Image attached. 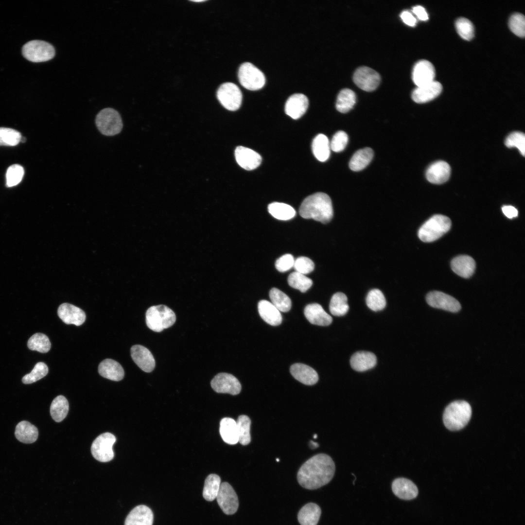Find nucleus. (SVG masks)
Returning <instances> with one entry per match:
<instances>
[{"instance_id": "nucleus-1", "label": "nucleus", "mask_w": 525, "mask_h": 525, "mask_svg": "<svg viewBox=\"0 0 525 525\" xmlns=\"http://www.w3.org/2000/svg\"><path fill=\"white\" fill-rule=\"evenodd\" d=\"M335 469L334 462L329 455L317 454L301 466L297 474L298 481L304 488L317 489L331 481Z\"/></svg>"}, {"instance_id": "nucleus-2", "label": "nucleus", "mask_w": 525, "mask_h": 525, "mask_svg": "<svg viewBox=\"0 0 525 525\" xmlns=\"http://www.w3.org/2000/svg\"><path fill=\"white\" fill-rule=\"evenodd\" d=\"M299 213L305 219H313L326 224L331 220L333 215L331 199L323 192L310 195L302 202Z\"/></svg>"}, {"instance_id": "nucleus-3", "label": "nucleus", "mask_w": 525, "mask_h": 525, "mask_svg": "<svg viewBox=\"0 0 525 525\" xmlns=\"http://www.w3.org/2000/svg\"><path fill=\"white\" fill-rule=\"evenodd\" d=\"M472 416L470 404L465 401H455L445 409L443 421L445 427L451 431L463 428L469 422Z\"/></svg>"}, {"instance_id": "nucleus-4", "label": "nucleus", "mask_w": 525, "mask_h": 525, "mask_svg": "<svg viewBox=\"0 0 525 525\" xmlns=\"http://www.w3.org/2000/svg\"><path fill=\"white\" fill-rule=\"evenodd\" d=\"M145 318L147 327L156 332H161L171 327L176 321L174 311L164 305L149 308L146 312Z\"/></svg>"}, {"instance_id": "nucleus-5", "label": "nucleus", "mask_w": 525, "mask_h": 525, "mask_svg": "<svg viewBox=\"0 0 525 525\" xmlns=\"http://www.w3.org/2000/svg\"><path fill=\"white\" fill-rule=\"evenodd\" d=\"M451 226V221L449 217L441 214L435 215L421 226L418 235L424 242H432L448 232Z\"/></svg>"}, {"instance_id": "nucleus-6", "label": "nucleus", "mask_w": 525, "mask_h": 525, "mask_svg": "<svg viewBox=\"0 0 525 525\" xmlns=\"http://www.w3.org/2000/svg\"><path fill=\"white\" fill-rule=\"evenodd\" d=\"M99 131L103 135L113 136L119 134L122 128V122L120 114L112 108L101 110L95 119Z\"/></svg>"}, {"instance_id": "nucleus-7", "label": "nucleus", "mask_w": 525, "mask_h": 525, "mask_svg": "<svg viewBox=\"0 0 525 525\" xmlns=\"http://www.w3.org/2000/svg\"><path fill=\"white\" fill-rule=\"evenodd\" d=\"M22 53L30 61L42 62L52 59L55 55V50L53 46L48 42L34 40L23 45Z\"/></svg>"}, {"instance_id": "nucleus-8", "label": "nucleus", "mask_w": 525, "mask_h": 525, "mask_svg": "<svg viewBox=\"0 0 525 525\" xmlns=\"http://www.w3.org/2000/svg\"><path fill=\"white\" fill-rule=\"evenodd\" d=\"M238 75L241 85L249 90L261 89L265 83V76L262 72L249 62L244 63L240 66Z\"/></svg>"}, {"instance_id": "nucleus-9", "label": "nucleus", "mask_w": 525, "mask_h": 525, "mask_svg": "<svg viewBox=\"0 0 525 525\" xmlns=\"http://www.w3.org/2000/svg\"><path fill=\"white\" fill-rule=\"evenodd\" d=\"M116 441V437L110 433L106 432L99 435L93 441L91 447L93 456L102 462L111 460L114 455L113 445Z\"/></svg>"}, {"instance_id": "nucleus-10", "label": "nucleus", "mask_w": 525, "mask_h": 525, "mask_svg": "<svg viewBox=\"0 0 525 525\" xmlns=\"http://www.w3.org/2000/svg\"><path fill=\"white\" fill-rule=\"evenodd\" d=\"M217 97L227 109L235 111L242 103V94L239 87L234 83L227 82L221 85L217 92Z\"/></svg>"}, {"instance_id": "nucleus-11", "label": "nucleus", "mask_w": 525, "mask_h": 525, "mask_svg": "<svg viewBox=\"0 0 525 525\" xmlns=\"http://www.w3.org/2000/svg\"><path fill=\"white\" fill-rule=\"evenodd\" d=\"M216 498L219 507L226 514L232 515L237 511L239 507L238 497L232 486L228 482L221 483Z\"/></svg>"}, {"instance_id": "nucleus-12", "label": "nucleus", "mask_w": 525, "mask_h": 525, "mask_svg": "<svg viewBox=\"0 0 525 525\" xmlns=\"http://www.w3.org/2000/svg\"><path fill=\"white\" fill-rule=\"evenodd\" d=\"M212 388L219 393L238 394L241 390V385L233 375L221 372L216 375L210 382Z\"/></svg>"}, {"instance_id": "nucleus-13", "label": "nucleus", "mask_w": 525, "mask_h": 525, "mask_svg": "<svg viewBox=\"0 0 525 525\" xmlns=\"http://www.w3.org/2000/svg\"><path fill=\"white\" fill-rule=\"evenodd\" d=\"M353 80L361 89L366 91H371L378 87L381 77L375 70L367 67H361L354 72Z\"/></svg>"}, {"instance_id": "nucleus-14", "label": "nucleus", "mask_w": 525, "mask_h": 525, "mask_svg": "<svg viewBox=\"0 0 525 525\" xmlns=\"http://www.w3.org/2000/svg\"><path fill=\"white\" fill-rule=\"evenodd\" d=\"M427 303L430 306L452 313L459 311L461 306L460 303L453 297L442 292L434 291L427 294Z\"/></svg>"}, {"instance_id": "nucleus-15", "label": "nucleus", "mask_w": 525, "mask_h": 525, "mask_svg": "<svg viewBox=\"0 0 525 525\" xmlns=\"http://www.w3.org/2000/svg\"><path fill=\"white\" fill-rule=\"evenodd\" d=\"M435 70L433 64L426 60L417 62L413 69L412 79L417 87L428 84L433 81Z\"/></svg>"}, {"instance_id": "nucleus-16", "label": "nucleus", "mask_w": 525, "mask_h": 525, "mask_svg": "<svg viewBox=\"0 0 525 525\" xmlns=\"http://www.w3.org/2000/svg\"><path fill=\"white\" fill-rule=\"evenodd\" d=\"M131 355L136 365L144 372H151L155 368L154 357L145 347L140 345L133 346L131 348Z\"/></svg>"}, {"instance_id": "nucleus-17", "label": "nucleus", "mask_w": 525, "mask_h": 525, "mask_svg": "<svg viewBox=\"0 0 525 525\" xmlns=\"http://www.w3.org/2000/svg\"><path fill=\"white\" fill-rule=\"evenodd\" d=\"M235 157L237 163L246 170H252L261 163L262 157L254 150L244 146H238L235 150Z\"/></svg>"}, {"instance_id": "nucleus-18", "label": "nucleus", "mask_w": 525, "mask_h": 525, "mask_svg": "<svg viewBox=\"0 0 525 525\" xmlns=\"http://www.w3.org/2000/svg\"><path fill=\"white\" fill-rule=\"evenodd\" d=\"M59 318L67 324L80 326L86 320V314L80 308L68 303L61 304L57 310Z\"/></svg>"}, {"instance_id": "nucleus-19", "label": "nucleus", "mask_w": 525, "mask_h": 525, "mask_svg": "<svg viewBox=\"0 0 525 525\" xmlns=\"http://www.w3.org/2000/svg\"><path fill=\"white\" fill-rule=\"evenodd\" d=\"M394 494L401 499L410 500L415 498L419 491L417 486L410 480L403 477L394 479L391 485Z\"/></svg>"}, {"instance_id": "nucleus-20", "label": "nucleus", "mask_w": 525, "mask_h": 525, "mask_svg": "<svg viewBox=\"0 0 525 525\" xmlns=\"http://www.w3.org/2000/svg\"><path fill=\"white\" fill-rule=\"evenodd\" d=\"M309 105L307 97L301 93L292 95L285 105V112L293 119H298L306 111Z\"/></svg>"}, {"instance_id": "nucleus-21", "label": "nucleus", "mask_w": 525, "mask_h": 525, "mask_svg": "<svg viewBox=\"0 0 525 525\" xmlns=\"http://www.w3.org/2000/svg\"><path fill=\"white\" fill-rule=\"evenodd\" d=\"M442 89L441 84L434 80L428 84L417 87L412 92V98L416 103H425L438 96Z\"/></svg>"}, {"instance_id": "nucleus-22", "label": "nucleus", "mask_w": 525, "mask_h": 525, "mask_svg": "<svg viewBox=\"0 0 525 525\" xmlns=\"http://www.w3.org/2000/svg\"><path fill=\"white\" fill-rule=\"evenodd\" d=\"M450 173L451 168L448 163L444 161H438L427 168L426 177L430 182L440 184L448 180Z\"/></svg>"}, {"instance_id": "nucleus-23", "label": "nucleus", "mask_w": 525, "mask_h": 525, "mask_svg": "<svg viewBox=\"0 0 525 525\" xmlns=\"http://www.w3.org/2000/svg\"><path fill=\"white\" fill-rule=\"evenodd\" d=\"M153 520L152 510L146 506L139 505L128 514L124 525H152Z\"/></svg>"}, {"instance_id": "nucleus-24", "label": "nucleus", "mask_w": 525, "mask_h": 525, "mask_svg": "<svg viewBox=\"0 0 525 525\" xmlns=\"http://www.w3.org/2000/svg\"><path fill=\"white\" fill-rule=\"evenodd\" d=\"M304 314L312 324L326 326L331 324L332 321V316L318 303L308 304L304 308Z\"/></svg>"}, {"instance_id": "nucleus-25", "label": "nucleus", "mask_w": 525, "mask_h": 525, "mask_svg": "<svg viewBox=\"0 0 525 525\" xmlns=\"http://www.w3.org/2000/svg\"><path fill=\"white\" fill-rule=\"evenodd\" d=\"M292 375L298 381L306 385H313L318 380L316 371L311 367L301 363H296L290 367Z\"/></svg>"}, {"instance_id": "nucleus-26", "label": "nucleus", "mask_w": 525, "mask_h": 525, "mask_svg": "<svg viewBox=\"0 0 525 525\" xmlns=\"http://www.w3.org/2000/svg\"><path fill=\"white\" fill-rule=\"evenodd\" d=\"M451 266L452 270L458 276L469 278L474 272L475 262L473 259L469 256L460 255L452 260Z\"/></svg>"}, {"instance_id": "nucleus-27", "label": "nucleus", "mask_w": 525, "mask_h": 525, "mask_svg": "<svg viewBox=\"0 0 525 525\" xmlns=\"http://www.w3.org/2000/svg\"><path fill=\"white\" fill-rule=\"evenodd\" d=\"M98 372L103 377L114 381H119L124 377V372L122 366L117 361L106 359L99 365Z\"/></svg>"}, {"instance_id": "nucleus-28", "label": "nucleus", "mask_w": 525, "mask_h": 525, "mask_svg": "<svg viewBox=\"0 0 525 525\" xmlns=\"http://www.w3.org/2000/svg\"><path fill=\"white\" fill-rule=\"evenodd\" d=\"M259 315L267 323L272 326H278L282 322L280 311L270 302L266 300H260L258 304Z\"/></svg>"}, {"instance_id": "nucleus-29", "label": "nucleus", "mask_w": 525, "mask_h": 525, "mask_svg": "<svg viewBox=\"0 0 525 525\" xmlns=\"http://www.w3.org/2000/svg\"><path fill=\"white\" fill-rule=\"evenodd\" d=\"M375 355L370 352L360 351L355 352L351 356L350 363L355 370L362 372L373 368L376 364Z\"/></svg>"}, {"instance_id": "nucleus-30", "label": "nucleus", "mask_w": 525, "mask_h": 525, "mask_svg": "<svg viewBox=\"0 0 525 525\" xmlns=\"http://www.w3.org/2000/svg\"><path fill=\"white\" fill-rule=\"evenodd\" d=\"M321 513L320 508L317 504L309 503L299 510L298 519L300 525H317Z\"/></svg>"}, {"instance_id": "nucleus-31", "label": "nucleus", "mask_w": 525, "mask_h": 525, "mask_svg": "<svg viewBox=\"0 0 525 525\" xmlns=\"http://www.w3.org/2000/svg\"><path fill=\"white\" fill-rule=\"evenodd\" d=\"M220 434L227 443L233 445L239 441L236 421L230 418H224L220 423Z\"/></svg>"}, {"instance_id": "nucleus-32", "label": "nucleus", "mask_w": 525, "mask_h": 525, "mask_svg": "<svg viewBox=\"0 0 525 525\" xmlns=\"http://www.w3.org/2000/svg\"><path fill=\"white\" fill-rule=\"evenodd\" d=\"M15 434L19 441L24 443H32L36 440L38 432L35 426L28 421L23 420L16 426Z\"/></svg>"}, {"instance_id": "nucleus-33", "label": "nucleus", "mask_w": 525, "mask_h": 525, "mask_svg": "<svg viewBox=\"0 0 525 525\" xmlns=\"http://www.w3.org/2000/svg\"><path fill=\"white\" fill-rule=\"evenodd\" d=\"M315 157L320 161H326L330 155V143L327 137L323 134L317 135L313 140L312 145Z\"/></svg>"}, {"instance_id": "nucleus-34", "label": "nucleus", "mask_w": 525, "mask_h": 525, "mask_svg": "<svg viewBox=\"0 0 525 525\" xmlns=\"http://www.w3.org/2000/svg\"><path fill=\"white\" fill-rule=\"evenodd\" d=\"M373 157V151L369 147L357 151L352 156L349 162L350 168L353 171H359L365 168L371 162Z\"/></svg>"}, {"instance_id": "nucleus-35", "label": "nucleus", "mask_w": 525, "mask_h": 525, "mask_svg": "<svg viewBox=\"0 0 525 525\" xmlns=\"http://www.w3.org/2000/svg\"><path fill=\"white\" fill-rule=\"evenodd\" d=\"M269 212L274 218L280 220H288L296 214L295 209L291 206L280 202H273L268 206Z\"/></svg>"}, {"instance_id": "nucleus-36", "label": "nucleus", "mask_w": 525, "mask_h": 525, "mask_svg": "<svg viewBox=\"0 0 525 525\" xmlns=\"http://www.w3.org/2000/svg\"><path fill=\"white\" fill-rule=\"evenodd\" d=\"M69 408V403L66 398L62 395L58 396L51 403V415L54 421L60 422L67 416Z\"/></svg>"}, {"instance_id": "nucleus-37", "label": "nucleus", "mask_w": 525, "mask_h": 525, "mask_svg": "<svg viewBox=\"0 0 525 525\" xmlns=\"http://www.w3.org/2000/svg\"><path fill=\"white\" fill-rule=\"evenodd\" d=\"M356 103V95L349 88L342 89L339 93L336 102V109L341 113H347L352 108Z\"/></svg>"}, {"instance_id": "nucleus-38", "label": "nucleus", "mask_w": 525, "mask_h": 525, "mask_svg": "<svg viewBox=\"0 0 525 525\" xmlns=\"http://www.w3.org/2000/svg\"><path fill=\"white\" fill-rule=\"evenodd\" d=\"M221 478L216 474H210L206 478L203 491V496L208 501L216 499L221 485Z\"/></svg>"}, {"instance_id": "nucleus-39", "label": "nucleus", "mask_w": 525, "mask_h": 525, "mask_svg": "<svg viewBox=\"0 0 525 525\" xmlns=\"http://www.w3.org/2000/svg\"><path fill=\"white\" fill-rule=\"evenodd\" d=\"M347 301V297L344 293L337 292L334 294L331 298L329 305L331 313L338 316L346 315L349 310Z\"/></svg>"}, {"instance_id": "nucleus-40", "label": "nucleus", "mask_w": 525, "mask_h": 525, "mask_svg": "<svg viewBox=\"0 0 525 525\" xmlns=\"http://www.w3.org/2000/svg\"><path fill=\"white\" fill-rule=\"evenodd\" d=\"M269 298L271 303L280 311L287 312L292 306L290 298L281 291L276 288H272L269 292Z\"/></svg>"}, {"instance_id": "nucleus-41", "label": "nucleus", "mask_w": 525, "mask_h": 525, "mask_svg": "<svg viewBox=\"0 0 525 525\" xmlns=\"http://www.w3.org/2000/svg\"><path fill=\"white\" fill-rule=\"evenodd\" d=\"M27 346L32 350L46 353L50 350L51 344L47 335L41 333H36L29 338Z\"/></svg>"}, {"instance_id": "nucleus-42", "label": "nucleus", "mask_w": 525, "mask_h": 525, "mask_svg": "<svg viewBox=\"0 0 525 525\" xmlns=\"http://www.w3.org/2000/svg\"><path fill=\"white\" fill-rule=\"evenodd\" d=\"M239 441L243 445L248 444L251 441L250 428L251 420L246 415H241L236 421Z\"/></svg>"}, {"instance_id": "nucleus-43", "label": "nucleus", "mask_w": 525, "mask_h": 525, "mask_svg": "<svg viewBox=\"0 0 525 525\" xmlns=\"http://www.w3.org/2000/svg\"><path fill=\"white\" fill-rule=\"evenodd\" d=\"M288 282L291 287L299 290L302 293L306 292L313 284L311 279L305 276V275L296 271L291 273L289 275Z\"/></svg>"}, {"instance_id": "nucleus-44", "label": "nucleus", "mask_w": 525, "mask_h": 525, "mask_svg": "<svg viewBox=\"0 0 525 525\" xmlns=\"http://www.w3.org/2000/svg\"><path fill=\"white\" fill-rule=\"evenodd\" d=\"M366 303L370 309L376 312L385 308L386 300L384 294L380 290L373 289L368 293L366 298Z\"/></svg>"}, {"instance_id": "nucleus-45", "label": "nucleus", "mask_w": 525, "mask_h": 525, "mask_svg": "<svg viewBox=\"0 0 525 525\" xmlns=\"http://www.w3.org/2000/svg\"><path fill=\"white\" fill-rule=\"evenodd\" d=\"M21 138V135L18 131L10 128L0 127V146H16Z\"/></svg>"}, {"instance_id": "nucleus-46", "label": "nucleus", "mask_w": 525, "mask_h": 525, "mask_svg": "<svg viewBox=\"0 0 525 525\" xmlns=\"http://www.w3.org/2000/svg\"><path fill=\"white\" fill-rule=\"evenodd\" d=\"M48 373L47 366L43 362H38L30 373L23 376L22 381L25 384H32L43 378Z\"/></svg>"}, {"instance_id": "nucleus-47", "label": "nucleus", "mask_w": 525, "mask_h": 525, "mask_svg": "<svg viewBox=\"0 0 525 525\" xmlns=\"http://www.w3.org/2000/svg\"><path fill=\"white\" fill-rule=\"evenodd\" d=\"M24 171L22 166L15 164L9 166L6 174V186L8 187L18 185L21 181Z\"/></svg>"}, {"instance_id": "nucleus-48", "label": "nucleus", "mask_w": 525, "mask_h": 525, "mask_svg": "<svg viewBox=\"0 0 525 525\" xmlns=\"http://www.w3.org/2000/svg\"><path fill=\"white\" fill-rule=\"evenodd\" d=\"M458 34L463 39L471 40L474 36V27L472 22L465 18H458L455 21Z\"/></svg>"}, {"instance_id": "nucleus-49", "label": "nucleus", "mask_w": 525, "mask_h": 525, "mask_svg": "<svg viewBox=\"0 0 525 525\" xmlns=\"http://www.w3.org/2000/svg\"><path fill=\"white\" fill-rule=\"evenodd\" d=\"M505 144L508 148L516 147L522 156H525V136L523 133L514 132L510 133L506 139Z\"/></svg>"}, {"instance_id": "nucleus-50", "label": "nucleus", "mask_w": 525, "mask_h": 525, "mask_svg": "<svg viewBox=\"0 0 525 525\" xmlns=\"http://www.w3.org/2000/svg\"><path fill=\"white\" fill-rule=\"evenodd\" d=\"M509 27L511 31L519 37H524L525 34V18L520 13L513 14L509 20Z\"/></svg>"}, {"instance_id": "nucleus-51", "label": "nucleus", "mask_w": 525, "mask_h": 525, "mask_svg": "<svg viewBox=\"0 0 525 525\" xmlns=\"http://www.w3.org/2000/svg\"><path fill=\"white\" fill-rule=\"evenodd\" d=\"M348 136L343 131L337 132L333 136L330 143L331 149L335 152L344 150L348 142Z\"/></svg>"}, {"instance_id": "nucleus-52", "label": "nucleus", "mask_w": 525, "mask_h": 525, "mask_svg": "<svg viewBox=\"0 0 525 525\" xmlns=\"http://www.w3.org/2000/svg\"><path fill=\"white\" fill-rule=\"evenodd\" d=\"M293 267L296 272L305 275L314 270L315 264L310 259L301 256L295 260Z\"/></svg>"}, {"instance_id": "nucleus-53", "label": "nucleus", "mask_w": 525, "mask_h": 525, "mask_svg": "<svg viewBox=\"0 0 525 525\" xmlns=\"http://www.w3.org/2000/svg\"><path fill=\"white\" fill-rule=\"evenodd\" d=\"M295 260L290 254H286L279 258L276 262L275 266L280 272H284L293 267Z\"/></svg>"}, {"instance_id": "nucleus-54", "label": "nucleus", "mask_w": 525, "mask_h": 525, "mask_svg": "<svg viewBox=\"0 0 525 525\" xmlns=\"http://www.w3.org/2000/svg\"><path fill=\"white\" fill-rule=\"evenodd\" d=\"M400 16L406 24L410 26H414L416 25L417 20L410 12L404 11L401 13Z\"/></svg>"}, {"instance_id": "nucleus-55", "label": "nucleus", "mask_w": 525, "mask_h": 525, "mask_svg": "<svg viewBox=\"0 0 525 525\" xmlns=\"http://www.w3.org/2000/svg\"><path fill=\"white\" fill-rule=\"evenodd\" d=\"M412 11L421 20L425 21L428 19V16L425 9L421 6L417 5L414 7Z\"/></svg>"}, {"instance_id": "nucleus-56", "label": "nucleus", "mask_w": 525, "mask_h": 525, "mask_svg": "<svg viewBox=\"0 0 525 525\" xmlns=\"http://www.w3.org/2000/svg\"><path fill=\"white\" fill-rule=\"evenodd\" d=\"M502 210L505 215L510 219L517 217L518 214V210L512 206H504Z\"/></svg>"}, {"instance_id": "nucleus-57", "label": "nucleus", "mask_w": 525, "mask_h": 525, "mask_svg": "<svg viewBox=\"0 0 525 525\" xmlns=\"http://www.w3.org/2000/svg\"><path fill=\"white\" fill-rule=\"evenodd\" d=\"M310 447L312 448H317L319 446V445H318V444L317 443L315 442H314V441H313L312 440L310 441Z\"/></svg>"}, {"instance_id": "nucleus-58", "label": "nucleus", "mask_w": 525, "mask_h": 525, "mask_svg": "<svg viewBox=\"0 0 525 525\" xmlns=\"http://www.w3.org/2000/svg\"><path fill=\"white\" fill-rule=\"evenodd\" d=\"M192 1H193V2H201L205 1V0H192Z\"/></svg>"}, {"instance_id": "nucleus-59", "label": "nucleus", "mask_w": 525, "mask_h": 525, "mask_svg": "<svg viewBox=\"0 0 525 525\" xmlns=\"http://www.w3.org/2000/svg\"><path fill=\"white\" fill-rule=\"evenodd\" d=\"M317 438V435L315 434V435H314V438Z\"/></svg>"}, {"instance_id": "nucleus-60", "label": "nucleus", "mask_w": 525, "mask_h": 525, "mask_svg": "<svg viewBox=\"0 0 525 525\" xmlns=\"http://www.w3.org/2000/svg\"><path fill=\"white\" fill-rule=\"evenodd\" d=\"M276 460H277V461H280V460L279 459V458H277V459H276Z\"/></svg>"}]
</instances>
